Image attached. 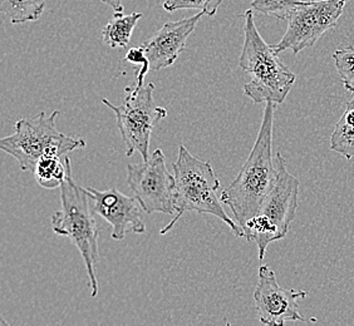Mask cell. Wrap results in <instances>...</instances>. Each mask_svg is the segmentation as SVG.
<instances>
[{"instance_id": "cell-10", "label": "cell", "mask_w": 354, "mask_h": 326, "mask_svg": "<svg viewBox=\"0 0 354 326\" xmlns=\"http://www.w3.org/2000/svg\"><path fill=\"white\" fill-rule=\"evenodd\" d=\"M307 296L308 292L304 290L280 286L275 272L268 265H260L254 303L261 324L280 326L288 321H306L300 315L298 300Z\"/></svg>"}, {"instance_id": "cell-1", "label": "cell", "mask_w": 354, "mask_h": 326, "mask_svg": "<svg viewBox=\"0 0 354 326\" xmlns=\"http://www.w3.org/2000/svg\"><path fill=\"white\" fill-rule=\"evenodd\" d=\"M274 108V103H266L259 133L252 152L238 176L223 191L220 198L223 204L232 210L234 220L241 230L257 215L277 180L275 158L272 157Z\"/></svg>"}, {"instance_id": "cell-5", "label": "cell", "mask_w": 354, "mask_h": 326, "mask_svg": "<svg viewBox=\"0 0 354 326\" xmlns=\"http://www.w3.org/2000/svg\"><path fill=\"white\" fill-rule=\"evenodd\" d=\"M277 180L269 195L254 218L246 222L243 231L248 241H254L259 250V260L266 256L269 244L286 238L298 209L299 180L286 170L281 153L275 156Z\"/></svg>"}, {"instance_id": "cell-4", "label": "cell", "mask_w": 354, "mask_h": 326, "mask_svg": "<svg viewBox=\"0 0 354 326\" xmlns=\"http://www.w3.org/2000/svg\"><path fill=\"white\" fill-rule=\"evenodd\" d=\"M88 200L86 187L75 184L71 172L61 186L62 209L52 216V229L57 235L71 238L78 249L88 274L91 296L95 298L100 290L95 266L100 261L101 230Z\"/></svg>"}, {"instance_id": "cell-20", "label": "cell", "mask_w": 354, "mask_h": 326, "mask_svg": "<svg viewBox=\"0 0 354 326\" xmlns=\"http://www.w3.org/2000/svg\"><path fill=\"white\" fill-rule=\"evenodd\" d=\"M123 61H129L131 64L136 66V67H141V66H150V61L147 59V55L145 52V48L141 46L138 47H133L129 49V52L124 55Z\"/></svg>"}, {"instance_id": "cell-19", "label": "cell", "mask_w": 354, "mask_h": 326, "mask_svg": "<svg viewBox=\"0 0 354 326\" xmlns=\"http://www.w3.org/2000/svg\"><path fill=\"white\" fill-rule=\"evenodd\" d=\"M224 0H166L164 9L166 12H175L178 9H198L204 15L214 17Z\"/></svg>"}, {"instance_id": "cell-21", "label": "cell", "mask_w": 354, "mask_h": 326, "mask_svg": "<svg viewBox=\"0 0 354 326\" xmlns=\"http://www.w3.org/2000/svg\"><path fill=\"white\" fill-rule=\"evenodd\" d=\"M101 1L112 8L116 13H123V9H124L122 6L123 0H101Z\"/></svg>"}, {"instance_id": "cell-11", "label": "cell", "mask_w": 354, "mask_h": 326, "mask_svg": "<svg viewBox=\"0 0 354 326\" xmlns=\"http://www.w3.org/2000/svg\"><path fill=\"white\" fill-rule=\"evenodd\" d=\"M89 200L93 201L92 209L112 226L111 236L116 241H122L129 232L142 235L146 232L141 213L142 206L135 196H127L115 187L100 191L86 187Z\"/></svg>"}, {"instance_id": "cell-16", "label": "cell", "mask_w": 354, "mask_h": 326, "mask_svg": "<svg viewBox=\"0 0 354 326\" xmlns=\"http://www.w3.org/2000/svg\"><path fill=\"white\" fill-rule=\"evenodd\" d=\"M48 0H0L1 13L9 17L13 24L38 21L46 9Z\"/></svg>"}, {"instance_id": "cell-7", "label": "cell", "mask_w": 354, "mask_h": 326, "mask_svg": "<svg viewBox=\"0 0 354 326\" xmlns=\"http://www.w3.org/2000/svg\"><path fill=\"white\" fill-rule=\"evenodd\" d=\"M153 90V83L145 86V82H136L135 87L126 88L122 106H115L102 98V102L116 116L117 127L126 146L127 157L140 152L143 161H147L150 158L151 135L157 123L167 117V109L155 103Z\"/></svg>"}, {"instance_id": "cell-17", "label": "cell", "mask_w": 354, "mask_h": 326, "mask_svg": "<svg viewBox=\"0 0 354 326\" xmlns=\"http://www.w3.org/2000/svg\"><path fill=\"white\" fill-rule=\"evenodd\" d=\"M301 0H252V8L260 13L275 17L281 21H288L295 8L301 6Z\"/></svg>"}, {"instance_id": "cell-12", "label": "cell", "mask_w": 354, "mask_h": 326, "mask_svg": "<svg viewBox=\"0 0 354 326\" xmlns=\"http://www.w3.org/2000/svg\"><path fill=\"white\" fill-rule=\"evenodd\" d=\"M203 15V12H198L181 21H167L143 41L151 70L167 68L176 61L178 55L186 49L187 38L192 35Z\"/></svg>"}, {"instance_id": "cell-15", "label": "cell", "mask_w": 354, "mask_h": 326, "mask_svg": "<svg viewBox=\"0 0 354 326\" xmlns=\"http://www.w3.org/2000/svg\"><path fill=\"white\" fill-rule=\"evenodd\" d=\"M330 150L347 160L354 158V95L334 127L330 136Z\"/></svg>"}, {"instance_id": "cell-18", "label": "cell", "mask_w": 354, "mask_h": 326, "mask_svg": "<svg viewBox=\"0 0 354 326\" xmlns=\"http://www.w3.org/2000/svg\"><path fill=\"white\" fill-rule=\"evenodd\" d=\"M333 59L344 88L354 93V47L349 46L335 50Z\"/></svg>"}, {"instance_id": "cell-9", "label": "cell", "mask_w": 354, "mask_h": 326, "mask_svg": "<svg viewBox=\"0 0 354 326\" xmlns=\"http://www.w3.org/2000/svg\"><path fill=\"white\" fill-rule=\"evenodd\" d=\"M347 0L304 1L288 18V28L274 48L278 53L290 49L294 55L313 47L320 37L337 26Z\"/></svg>"}, {"instance_id": "cell-6", "label": "cell", "mask_w": 354, "mask_h": 326, "mask_svg": "<svg viewBox=\"0 0 354 326\" xmlns=\"http://www.w3.org/2000/svg\"><path fill=\"white\" fill-rule=\"evenodd\" d=\"M59 111L50 116L44 112L35 118H21L15 123V132L0 140V148L14 157L21 170L33 171L35 164L44 156H68L71 152L84 148L82 138L67 136L55 128Z\"/></svg>"}, {"instance_id": "cell-13", "label": "cell", "mask_w": 354, "mask_h": 326, "mask_svg": "<svg viewBox=\"0 0 354 326\" xmlns=\"http://www.w3.org/2000/svg\"><path fill=\"white\" fill-rule=\"evenodd\" d=\"M71 172L72 167L68 156L41 157L33 170L37 184L47 190L61 187Z\"/></svg>"}, {"instance_id": "cell-3", "label": "cell", "mask_w": 354, "mask_h": 326, "mask_svg": "<svg viewBox=\"0 0 354 326\" xmlns=\"http://www.w3.org/2000/svg\"><path fill=\"white\" fill-rule=\"evenodd\" d=\"M244 19L245 38L239 66L252 77V81L244 86V93L255 104H281L293 88L297 75L281 61L274 46L263 39L252 9L246 10Z\"/></svg>"}, {"instance_id": "cell-2", "label": "cell", "mask_w": 354, "mask_h": 326, "mask_svg": "<svg viewBox=\"0 0 354 326\" xmlns=\"http://www.w3.org/2000/svg\"><path fill=\"white\" fill-rule=\"evenodd\" d=\"M175 176V215L169 224L160 231L166 235L174 229L185 212H198L212 215L230 227L236 238H244V232L235 220H232L221 206L218 198L220 180L212 169L210 161H201L191 155L184 144L178 146L176 162L172 164Z\"/></svg>"}, {"instance_id": "cell-8", "label": "cell", "mask_w": 354, "mask_h": 326, "mask_svg": "<svg viewBox=\"0 0 354 326\" xmlns=\"http://www.w3.org/2000/svg\"><path fill=\"white\" fill-rule=\"evenodd\" d=\"M127 186L146 213L175 215L176 182L161 148L155 150L147 161L127 166Z\"/></svg>"}, {"instance_id": "cell-14", "label": "cell", "mask_w": 354, "mask_h": 326, "mask_svg": "<svg viewBox=\"0 0 354 326\" xmlns=\"http://www.w3.org/2000/svg\"><path fill=\"white\" fill-rule=\"evenodd\" d=\"M142 13L123 15L115 13L113 18L103 28L102 39L111 48H126L130 44L131 37L136 28L137 23L142 18Z\"/></svg>"}]
</instances>
